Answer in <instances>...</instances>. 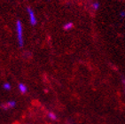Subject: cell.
Wrapping results in <instances>:
<instances>
[{"mask_svg": "<svg viewBox=\"0 0 125 124\" xmlns=\"http://www.w3.org/2000/svg\"><path fill=\"white\" fill-rule=\"evenodd\" d=\"M15 106H16V101L15 100H9L6 103V105H5V107L7 108H13Z\"/></svg>", "mask_w": 125, "mask_h": 124, "instance_id": "277c9868", "label": "cell"}, {"mask_svg": "<svg viewBox=\"0 0 125 124\" xmlns=\"http://www.w3.org/2000/svg\"><path fill=\"white\" fill-rule=\"evenodd\" d=\"M18 89H19L20 92L21 93V94H25V93L28 92V87L24 83H19Z\"/></svg>", "mask_w": 125, "mask_h": 124, "instance_id": "3957f363", "label": "cell"}, {"mask_svg": "<svg viewBox=\"0 0 125 124\" xmlns=\"http://www.w3.org/2000/svg\"><path fill=\"white\" fill-rule=\"evenodd\" d=\"M123 83H124V85H125V79H123Z\"/></svg>", "mask_w": 125, "mask_h": 124, "instance_id": "30bf717a", "label": "cell"}, {"mask_svg": "<svg viewBox=\"0 0 125 124\" xmlns=\"http://www.w3.org/2000/svg\"><path fill=\"white\" fill-rule=\"evenodd\" d=\"M47 116H48L49 119L52 120V121H56V120H57V115L52 112H49L48 114H47Z\"/></svg>", "mask_w": 125, "mask_h": 124, "instance_id": "8992f818", "label": "cell"}, {"mask_svg": "<svg viewBox=\"0 0 125 124\" xmlns=\"http://www.w3.org/2000/svg\"><path fill=\"white\" fill-rule=\"evenodd\" d=\"M73 27H74V24H73V22H67V23H65L64 25H63V29H65V30H69V29H73Z\"/></svg>", "mask_w": 125, "mask_h": 124, "instance_id": "5b68a950", "label": "cell"}, {"mask_svg": "<svg viewBox=\"0 0 125 124\" xmlns=\"http://www.w3.org/2000/svg\"><path fill=\"white\" fill-rule=\"evenodd\" d=\"M92 7H93L95 10H98L99 7V4L98 2H94L93 4H92Z\"/></svg>", "mask_w": 125, "mask_h": 124, "instance_id": "ba28073f", "label": "cell"}, {"mask_svg": "<svg viewBox=\"0 0 125 124\" xmlns=\"http://www.w3.org/2000/svg\"><path fill=\"white\" fill-rule=\"evenodd\" d=\"M27 12H28V16H29V21L30 25H32V26L36 25L37 20H36V16L35 12H34L30 7H28L27 8Z\"/></svg>", "mask_w": 125, "mask_h": 124, "instance_id": "7a4b0ae2", "label": "cell"}, {"mask_svg": "<svg viewBox=\"0 0 125 124\" xmlns=\"http://www.w3.org/2000/svg\"><path fill=\"white\" fill-rule=\"evenodd\" d=\"M120 16L121 17H125V12L124 11H122V12H120Z\"/></svg>", "mask_w": 125, "mask_h": 124, "instance_id": "9c48e42d", "label": "cell"}, {"mask_svg": "<svg viewBox=\"0 0 125 124\" xmlns=\"http://www.w3.org/2000/svg\"><path fill=\"white\" fill-rule=\"evenodd\" d=\"M3 89H4L5 91H11V89H12L11 83H3Z\"/></svg>", "mask_w": 125, "mask_h": 124, "instance_id": "52a82bcc", "label": "cell"}, {"mask_svg": "<svg viewBox=\"0 0 125 124\" xmlns=\"http://www.w3.org/2000/svg\"><path fill=\"white\" fill-rule=\"evenodd\" d=\"M15 30L17 34V40L19 43L20 47H22L24 45V39H23V26L21 20H17L15 23Z\"/></svg>", "mask_w": 125, "mask_h": 124, "instance_id": "6da1fadb", "label": "cell"}]
</instances>
